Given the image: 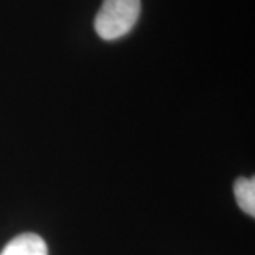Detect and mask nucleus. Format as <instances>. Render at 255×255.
<instances>
[{"label":"nucleus","instance_id":"1","mask_svg":"<svg viewBox=\"0 0 255 255\" xmlns=\"http://www.w3.org/2000/svg\"><path fill=\"white\" fill-rule=\"evenodd\" d=\"M140 14V0H104L95 17V31L107 41L118 40L136 24Z\"/></svg>","mask_w":255,"mask_h":255},{"label":"nucleus","instance_id":"2","mask_svg":"<svg viewBox=\"0 0 255 255\" xmlns=\"http://www.w3.org/2000/svg\"><path fill=\"white\" fill-rule=\"evenodd\" d=\"M0 255H48L46 241L33 233L20 234L3 248Z\"/></svg>","mask_w":255,"mask_h":255},{"label":"nucleus","instance_id":"3","mask_svg":"<svg viewBox=\"0 0 255 255\" xmlns=\"http://www.w3.org/2000/svg\"><path fill=\"white\" fill-rule=\"evenodd\" d=\"M234 196L240 209L248 216H255V180L254 177H240L234 183Z\"/></svg>","mask_w":255,"mask_h":255}]
</instances>
